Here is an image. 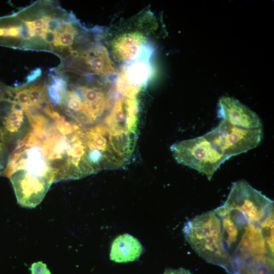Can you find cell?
<instances>
[{"mask_svg": "<svg viewBox=\"0 0 274 274\" xmlns=\"http://www.w3.org/2000/svg\"><path fill=\"white\" fill-rule=\"evenodd\" d=\"M77 19L54 1H38L12 14L0 17V46L52 52L59 56L62 34Z\"/></svg>", "mask_w": 274, "mask_h": 274, "instance_id": "6da1fadb", "label": "cell"}, {"mask_svg": "<svg viewBox=\"0 0 274 274\" xmlns=\"http://www.w3.org/2000/svg\"><path fill=\"white\" fill-rule=\"evenodd\" d=\"M183 232L187 242L200 257L231 274V258L224 242L220 218L214 211L189 220Z\"/></svg>", "mask_w": 274, "mask_h": 274, "instance_id": "7a4b0ae2", "label": "cell"}, {"mask_svg": "<svg viewBox=\"0 0 274 274\" xmlns=\"http://www.w3.org/2000/svg\"><path fill=\"white\" fill-rule=\"evenodd\" d=\"M221 207L238 214L248 223L260 225L273 212V201L245 180L232 183L227 199Z\"/></svg>", "mask_w": 274, "mask_h": 274, "instance_id": "3957f363", "label": "cell"}, {"mask_svg": "<svg viewBox=\"0 0 274 274\" xmlns=\"http://www.w3.org/2000/svg\"><path fill=\"white\" fill-rule=\"evenodd\" d=\"M170 150L179 163L196 170L209 180L228 160L204 135L177 142L170 147Z\"/></svg>", "mask_w": 274, "mask_h": 274, "instance_id": "277c9868", "label": "cell"}, {"mask_svg": "<svg viewBox=\"0 0 274 274\" xmlns=\"http://www.w3.org/2000/svg\"><path fill=\"white\" fill-rule=\"evenodd\" d=\"M227 159L257 147L263 138L262 128L246 129L222 120L219 124L204 134Z\"/></svg>", "mask_w": 274, "mask_h": 274, "instance_id": "5b68a950", "label": "cell"}, {"mask_svg": "<svg viewBox=\"0 0 274 274\" xmlns=\"http://www.w3.org/2000/svg\"><path fill=\"white\" fill-rule=\"evenodd\" d=\"M77 71L81 65L88 73L105 78H113L117 76L116 66L107 48L100 43H89L83 48L76 60L70 63L65 72Z\"/></svg>", "mask_w": 274, "mask_h": 274, "instance_id": "8992f818", "label": "cell"}, {"mask_svg": "<svg viewBox=\"0 0 274 274\" xmlns=\"http://www.w3.org/2000/svg\"><path fill=\"white\" fill-rule=\"evenodd\" d=\"M18 202L22 207L33 208L44 198L53 181L23 169L15 171L10 176Z\"/></svg>", "mask_w": 274, "mask_h": 274, "instance_id": "52a82bcc", "label": "cell"}, {"mask_svg": "<svg viewBox=\"0 0 274 274\" xmlns=\"http://www.w3.org/2000/svg\"><path fill=\"white\" fill-rule=\"evenodd\" d=\"M147 39L140 30L121 32L111 41L110 47L112 56L116 61L127 64L139 56L147 45Z\"/></svg>", "mask_w": 274, "mask_h": 274, "instance_id": "ba28073f", "label": "cell"}, {"mask_svg": "<svg viewBox=\"0 0 274 274\" xmlns=\"http://www.w3.org/2000/svg\"><path fill=\"white\" fill-rule=\"evenodd\" d=\"M218 106L219 116L222 120L243 128H262L258 116L237 99L223 96L220 98Z\"/></svg>", "mask_w": 274, "mask_h": 274, "instance_id": "9c48e42d", "label": "cell"}, {"mask_svg": "<svg viewBox=\"0 0 274 274\" xmlns=\"http://www.w3.org/2000/svg\"><path fill=\"white\" fill-rule=\"evenodd\" d=\"M153 51L147 44L137 58L122 68L126 79L132 86L141 89L149 81L153 74L150 62Z\"/></svg>", "mask_w": 274, "mask_h": 274, "instance_id": "30bf717a", "label": "cell"}, {"mask_svg": "<svg viewBox=\"0 0 274 274\" xmlns=\"http://www.w3.org/2000/svg\"><path fill=\"white\" fill-rule=\"evenodd\" d=\"M143 252V247L138 239L125 233L117 236L113 242L110 259L117 263H127L137 260Z\"/></svg>", "mask_w": 274, "mask_h": 274, "instance_id": "8fae6325", "label": "cell"}, {"mask_svg": "<svg viewBox=\"0 0 274 274\" xmlns=\"http://www.w3.org/2000/svg\"><path fill=\"white\" fill-rule=\"evenodd\" d=\"M232 274H273V256L263 254L251 257L241 263Z\"/></svg>", "mask_w": 274, "mask_h": 274, "instance_id": "7c38bea8", "label": "cell"}, {"mask_svg": "<svg viewBox=\"0 0 274 274\" xmlns=\"http://www.w3.org/2000/svg\"><path fill=\"white\" fill-rule=\"evenodd\" d=\"M10 153L6 147L0 142V174L4 170Z\"/></svg>", "mask_w": 274, "mask_h": 274, "instance_id": "4fadbf2b", "label": "cell"}, {"mask_svg": "<svg viewBox=\"0 0 274 274\" xmlns=\"http://www.w3.org/2000/svg\"><path fill=\"white\" fill-rule=\"evenodd\" d=\"M29 269L31 274H51L46 264L41 261L32 264Z\"/></svg>", "mask_w": 274, "mask_h": 274, "instance_id": "5bb4252c", "label": "cell"}, {"mask_svg": "<svg viewBox=\"0 0 274 274\" xmlns=\"http://www.w3.org/2000/svg\"><path fill=\"white\" fill-rule=\"evenodd\" d=\"M41 74V70L40 68H37L36 70L33 72L30 75L27 77V83H29L33 81Z\"/></svg>", "mask_w": 274, "mask_h": 274, "instance_id": "9a60e30c", "label": "cell"}]
</instances>
